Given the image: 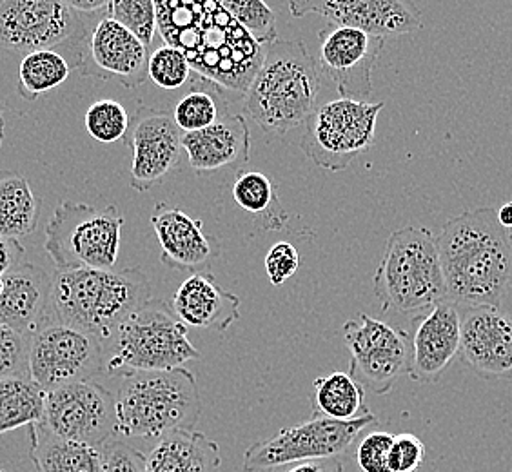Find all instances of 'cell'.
I'll list each match as a JSON object with an SVG mask.
<instances>
[{"instance_id": "obj_1", "label": "cell", "mask_w": 512, "mask_h": 472, "mask_svg": "<svg viewBox=\"0 0 512 472\" xmlns=\"http://www.w3.org/2000/svg\"><path fill=\"white\" fill-rule=\"evenodd\" d=\"M155 6L160 37L186 55L193 73L246 93L266 51L218 0H155Z\"/></svg>"}, {"instance_id": "obj_2", "label": "cell", "mask_w": 512, "mask_h": 472, "mask_svg": "<svg viewBox=\"0 0 512 472\" xmlns=\"http://www.w3.org/2000/svg\"><path fill=\"white\" fill-rule=\"evenodd\" d=\"M447 300L460 307H500L512 286V246L493 207L451 218L436 236Z\"/></svg>"}, {"instance_id": "obj_3", "label": "cell", "mask_w": 512, "mask_h": 472, "mask_svg": "<svg viewBox=\"0 0 512 472\" xmlns=\"http://www.w3.org/2000/svg\"><path fill=\"white\" fill-rule=\"evenodd\" d=\"M151 298L148 276L128 269H57L44 322L77 327L108 342L119 325Z\"/></svg>"}, {"instance_id": "obj_4", "label": "cell", "mask_w": 512, "mask_h": 472, "mask_svg": "<svg viewBox=\"0 0 512 472\" xmlns=\"http://www.w3.org/2000/svg\"><path fill=\"white\" fill-rule=\"evenodd\" d=\"M322 73L302 40H278L244 93V111L271 137H282L306 124L316 109Z\"/></svg>"}, {"instance_id": "obj_5", "label": "cell", "mask_w": 512, "mask_h": 472, "mask_svg": "<svg viewBox=\"0 0 512 472\" xmlns=\"http://www.w3.org/2000/svg\"><path fill=\"white\" fill-rule=\"evenodd\" d=\"M115 413L117 434L129 440L195 431L202 414L197 378L186 367L129 374L122 378Z\"/></svg>"}, {"instance_id": "obj_6", "label": "cell", "mask_w": 512, "mask_h": 472, "mask_svg": "<svg viewBox=\"0 0 512 472\" xmlns=\"http://www.w3.org/2000/svg\"><path fill=\"white\" fill-rule=\"evenodd\" d=\"M373 291L384 313L416 316L447 300L436 236L427 227H404L387 238Z\"/></svg>"}, {"instance_id": "obj_7", "label": "cell", "mask_w": 512, "mask_h": 472, "mask_svg": "<svg viewBox=\"0 0 512 472\" xmlns=\"http://www.w3.org/2000/svg\"><path fill=\"white\" fill-rule=\"evenodd\" d=\"M108 342L109 349L104 347V373L113 378L169 371L202 356L189 342L188 325L160 298H149L119 325Z\"/></svg>"}, {"instance_id": "obj_8", "label": "cell", "mask_w": 512, "mask_h": 472, "mask_svg": "<svg viewBox=\"0 0 512 472\" xmlns=\"http://www.w3.org/2000/svg\"><path fill=\"white\" fill-rule=\"evenodd\" d=\"M124 217L119 207L104 209L62 202L48 226L44 249L57 269H113L120 253Z\"/></svg>"}, {"instance_id": "obj_9", "label": "cell", "mask_w": 512, "mask_h": 472, "mask_svg": "<svg viewBox=\"0 0 512 472\" xmlns=\"http://www.w3.org/2000/svg\"><path fill=\"white\" fill-rule=\"evenodd\" d=\"M91 17L97 15L77 13L64 0H0V48L59 51L79 69Z\"/></svg>"}, {"instance_id": "obj_10", "label": "cell", "mask_w": 512, "mask_h": 472, "mask_svg": "<svg viewBox=\"0 0 512 472\" xmlns=\"http://www.w3.org/2000/svg\"><path fill=\"white\" fill-rule=\"evenodd\" d=\"M384 102L336 99L307 118L300 149L318 168L342 171L375 144L376 120Z\"/></svg>"}, {"instance_id": "obj_11", "label": "cell", "mask_w": 512, "mask_h": 472, "mask_svg": "<svg viewBox=\"0 0 512 472\" xmlns=\"http://www.w3.org/2000/svg\"><path fill=\"white\" fill-rule=\"evenodd\" d=\"M373 425H378L373 413L351 422L313 416L307 422L253 443L244 454V471L275 472L295 463L340 458Z\"/></svg>"}, {"instance_id": "obj_12", "label": "cell", "mask_w": 512, "mask_h": 472, "mask_svg": "<svg viewBox=\"0 0 512 472\" xmlns=\"http://www.w3.org/2000/svg\"><path fill=\"white\" fill-rule=\"evenodd\" d=\"M104 373V342L77 327L44 322L30 336L28 374L44 393Z\"/></svg>"}, {"instance_id": "obj_13", "label": "cell", "mask_w": 512, "mask_h": 472, "mask_svg": "<svg viewBox=\"0 0 512 472\" xmlns=\"http://www.w3.org/2000/svg\"><path fill=\"white\" fill-rule=\"evenodd\" d=\"M344 342L351 351L349 374L378 396L389 393L409 374L411 338L393 325L360 315L345 322Z\"/></svg>"}, {"instance_id": "obj_14", "label": "cell", "mask_w": 512, "mask_h": 472, "mask_svg": "<svg viewBox=\"0 0 512 472\" xmlns=\"http://www.w3.org/2000/svg\"><path fill=\"white\" fill-rule=\"evenodd\" d=\"M42 423L64 440L104 447L117 436L115 398L93 380L62 385L46 393Z\"/></svg>"}, {"instance_id": "obj_15", "label": "cell", "mask_w": 512, "mask_h": 472, "mask_svg": "<svg viewBox=\"0 0 512 472\" xmlns=\"http://www.w3.org/2000/svg\"><path fill=\"white\" fill-rule=\"evenodd\" d=\"M182 138L184 131L178 128L173 113L138 104L124 137V144L133 151L129 184L137 193H148L177 171L182 153H186Z\"/></svg>"}, {"instance_id": "obj_16", "label": "cell", "mask_w": 512, "mask_h": 472, "mask_svg": "<svg viewBox=\"0 0 512 472\" xmlns=\"http://www.w3.org/2000/svg\"><path fill=\"white\" fill-rule=\"evenodd\" d=\"M322 77L335 84L342 99L364 100L373 93V69L385 39L356 28L331 26L318 33Z\"/></svg>"}, {"instance_id": "obj_17", "label": "cell", "mask_w": 512, "mask_h": 472, "mask_svg": "<svg viewBox=\"0 0 512 472\" xmlns=\"http://www.w3.org/2000/svg\"><path fill=\"white\" fill-rule=\"evenodd\" d=\"M291 17L322 15L333 26H347L375 37H398L422 30V11L414 0H289Z\"/></svg>"}, {"instance_id": "obj_18", "label": "cell", "mask_w": 512, "mask_h": 472, "mask_svg": "<svg viewBox=\"0 0 512 472\" xmlns=\"http://www.w3.org/2000/svg\"><path fill=\"white\" fill-rule=\"evenodd\" d=\"M148 62V46L133 31L104 15L89 31L79 73L135 89L149 79Z\"/></svg>"}, {"instance_id": "obj_19", "label": "cell", "mask_w": 512, "mask_h": 472, "mask_svg": "<svg viewBox=\"0 0 512 472\" xmlns=\"http://www.w3.org/2000/svg\"><path fill=\"white\" fill-rule=\"evenodd\" d=\"M413 327L409 376L418 384H436L460 356V305L444 300L414 316Z\"/></svg>"}, {"instance_id": "obj_20", "label": "cell", "mask_w": 512, "mask_h": 472, "mask_svg": "<svg viewBox=\"0 0 512 472\" xmlns=\"http://www.w3.org/2000/svg\"><path fill=\"white\" fill-rule=\"evenodd\" d=\"M460 356L485 380L512 374V318L496 307H460Z\"/></svg>"}, {"instance_id": "obj_21", "label": "cell", "mask_w": 512, "mask_h": 472, "mask_svg": "<svg viewBox=\"0 0 512 472\" xmlns=\"http://www.w3.org/2000/svg\"><path fill=\"white\" fill-rule=\"evenodd\" d=\"M162 249L160 262L182 273H207L220 256V242L207 235L204 224L186 211L168 204H157L151 217Z\"/></svg>"}, {"instance_id": "obj_22", "label": "cell", "mask_w": 512, "mask_h": 472, "mask_svg": "<svg viewBox=\"0 0 512 472\" xmlns=\"http://www.w3.org/2000/svg\"><path fill=\"white\" fill-rule=\"evenodd\" d=\"M184 151L197 173L244 166L251 153V131L246 118L235 113H222L215 124L184 133Z\"/></svg>"}, {"instance_id": "obj_23", "label": "cell", "mask_w": 512, "mask_h": 472, "mask_svg": "<svg viewBox=\"0 0 512 472\" xmlns=\"http://www.w3.org/2000/svg\"><path fill=\"white\" fill-rule=\"evenodd\" d=\"M51 278L48 271L30 262H20L2 275L0 322L31 336L48 315Z\"/></svg>"}, {"instance_id": "obj_24", "label": "cell", "mask_w": 512, "mask_h": 472, "mask_svg": "<svg viewBox=\"0 0 512 472\" xmlns=\"http://www.w3.org/2000/svg\"><path fill=\"white\" fill-rule=\"evenodd\" d=\"M173 311L188 327L227 331L240 318V298L218 286L213 273L188 276L173 296Z\"/></svg>"}, {"instance_id": "obj_25", "label": "cell", "mask_w": 512, "mask_h": 472, "mask_svg": "<svg viewBox=\"0 0 512 472\" xmlns=\"http://www.w3.org/2000/svg\"><path fill=\"white\" fill-rule=\"evenodd\" d=\"M222 463L217 442L200 431H173L146 456L148 472H215Z\"/></svg>"}, {"instance_id": "obj_26", "label": "cell", "mask_w": 512, "mask_h": 472, "mask_svg": "<svg viewBox=\"0 0 512 472\" xmlns=\"http://www.w3.org/2000/svg\"><path fill=\"white\" fill-rule=\"evenodd\" d=\"M30 456L37 472H104V449L64 440L44 423L30 425Z\"/></svg>"}, {"instance_id": "obj_27", "label": "cell", "mask_w": 512, "mask_h": 472, "mask_svg": "<svg viewBox=\"0 0 512 472\" xmlns=\"http://www.w3.org/2000/svg\"><path fill=\"white\" fill-rule=\"evenodd\" d=\"M309 400L316 418L351 422L371 414L365 404L364 385L344 371L316 378Z\"/></svg>"}, {"instance_id": "obj_28", "label": "cell", "mask_w": 512, "mask_h": 472, "mask_svg": "<svg viewBox=\"0 0 512 472\" xmlns=\"http://www.w3.org/2000/svg\"><path fill=\"white\" fill-rule=\"evenodd\" d=\"M40 206L26 178L0 169V235L17 240L31 235L39 224Z\"/></svg>"}, {"instance_id": "obj_29", "label": "cell", "mask_w": 512, "mask_h": 472, "mask_svg": "<svg viewBox=\"0 0 512 472\" xmlns=\"http://www.w3.org/2000/svg\"><path fill=\"white\" fill-rule=\"evenodd\" d=\"M46 393L26 376L0 378V436L44 418Z\"/></svg>"}, {"instance_id": "obj_30", "label": "cell", "mask_w": 512, "mask_h": 472, "mask_svg": "<svg viewBox=\"0 0 512 472\" xmlns=\"http://www.w3.org/2000/svg\"><path fill=\"white\" fill-rule=\"evenodd\" d=\"M226 111V89L220 88L213 80L193 73L191 89L178 102L173 118L184 133H193L215 124Z\"/></svg>"}, {"instance_id": "obj_31", "label": "cell", "mask_w": 512, "mask_h": 472, "mask_svg": "<svg viewBox=\"0 0 512 472\" xmlns=\"http://www.w3.org/2000/svg\"><path fill=\"white\" fill-rule=\"evenodd\" d=\"M71 69L68 59L59 51H30L20 62L17 91L26 102H33L40 95L64 84Z\"/></svg>"}, {"instance_id": "obj_32", "label": "cell", "mask_w": 512, "mask_h": 472, "mask_svg": "<svg viewBox=\"0 0 512 472\" xmlns=\"http://www.w3.org/2000/svg\"><path fill=\"white\" fill-rule=\"evenodd\" d=\"M222 8L237 20L238 24L262 44L271 46L278 37L276 15L266 4V0H218Z\"/></svg>"}, {"instance_id": "obj_33", "label": "cell", "mask_w": 512, "mask_h": 472, "mask_svg": "<svg viewBox=\"0 0 512 472\" xmlns=\"http://www.w3.org/2000/svg\"><path fill=\"white\" fill-rule=\"evenodd\" d=\"M84 124L91 138L102 144H111L126 137L129 115L126 108L117 100H97L86 111Z\"/></svg>"}, {"instance_id": "obj_34", "label": "cell", "mask_w": 512, "mask_h": 472, "mask_svg": "<svg viewBox=\"0 0 512 472\" xmlns=\"http://www.w3.org/2000/svg\"><path fill=\"white\" fill-rule=\"evenodd\" d=\"M106 15L133 31L148 48L157 33V6L155 0H111Z\"/></svg>"}, {"instance_id": "obj_35", "label": "cell", "mask_w": 512, "mask_h": 472, "mask_svg": "<svg viewBox=\"0 0 512 472\" xmlns=\"http://www.w3.org/2000/svg\"><path fill=\"white\" fill-rule=\"evenodd\" d=\"M193 75V69L189 66L188 59L182 51L171 46H160L149 53L148 77L155 82L158 88L173 89L182 88L189 77Z\"/></svg>"}, {"instance_id": "obj_36", "label": "cell", "mask_w": 512, "mask_h": 472, "mask_svg": "<svg viewBox=\"0 0 512 472\" xmlns=\"http://www.w3.org/2000/svg\"><path fill=\"white\" fill-rule=\"evenodd\" d=\"M233 198L247 213L262 215L276 204V187L264 173L244 171L235 178Z\"/></svg>"}, {"instance_id": "obj_37", "label": "cell", "mask_w": 512, "mask_h": 472, "mask_svg": "<svg viewBox=\"0 0 512 472\" xmlns=\"http://www.w3.org/2000/svg\"><path fill=\"white\" fill-rule=\"evenodd\" d=\"M28 351H30V336L0 322V378H13V376L30 378Z\"/></svg>"}, {"instance_id": "obj_38", "label": "cell", "mask_w": 512, "mask_h": 472, "mask_svg": "<svg viewBox=\"0 0 512 472\" xmlns=\"http://www.w3.org/2000/svg\"><path fill=\"white\" fill-rule=\"evenodd\" d=\"M394 434L385 431H371L356 443V465L362 472H391L389 469V451L393 445Z\"/></svg>"}, {"instance_id": "obj_39", "label": "cell", "mask_w": 512, "mask_h": 472, "mask_svg": "<svg viewBox=\"0 0 512 472\" xmlns=\"http://www.w3.org/2000/svg\"><path fill=\"white\" fill-rule=\"evenodd\" d=\"M425 460V445L416 434L402 433L394 436L389 451L391 472H416Z\"/></svg>"}, {"instance_id": "obj_40", "label": "cell", "mask_w": 512, "mask_h": 472, "mask_svg": "<svg viewBox=\"0 0 512 472\" xmlns=\"http://www.w3.org/2000/svg\"><path fill=\"white\" fill-rule=\"evenodd\" d=\"M300 264H302V256L293 244L276 242L266 255V273L271 286L278 287L286 284L287 280L300 269Z\"/></svg>"}, {"instance_id": "obj_41", "label": "cell", "mask_w": 512, "mask_h": 472, "mask_svg": "<svg viewBox=\"0 0 512 472\" xmlns=\"http://www.w3.org/2000/svg\"><path fill=\"white\" fill-rule=\"evenodd\" d=\"M102 449H104V472H148L146 456L128 443L111 440Z\"/></svg>"}, {"instance_id": "obj_42", "label": "cell", "mask_w": 512, "mask_h": 472, "mask_svg": "<svg viewBox=\"0 0 512 472\" xmlns=\"http://www.w3.org/2000/svg\"><path fill=\"white\" fill-rule=\"evenodd\" d=\"M24 247L17 238L0 235V276L6 275L10 269L24 262Z\"/></svg>"}, {"instance_id": "obj_43", "label": "cell", "mask_w": 512, "mask_h": 472, "mask_svg": "<svg viewBox=\"0 0 512 472\" xmlns=\"http://www.w3.org/2000/svg\"><path fill=\"white\" fill-rule=\"evenodd\" d=\"M284 469V467H282ZM275 472H344V463L340 458L331 460H316V462H302L289 465L284 471Z\"/></svg>"}, {"instance_id": "obj_44", "label": "cell", "mask_w": 512, "mask_h": 472, "mask_svg": "<svg viewBox=\"0 0 512 472\" xmlns=\"http://www.w3.org/2000/svg\"><path fill=\"white\" fill-rule=\"evenodd\" d=\"M71 10L82 15H106L111 0H64Z\"/></svg>"}, {"instance_id": "obj_45", "label": "cell", "mask_w": 512, "mask_h": 472, "mask_svg": "<svg viewBox=\"0 0 512 472\" xmlns=\"http://www.w3.org/2000/svg\"><path fill=\"white\" fill-rule=\"evenodd\" d=\"M496 213H498V220H500V224H502L505 229H511L512 227V202H507V204H503L500 209H496Z\"/></svg>"}, {"instance_id": "obj_46", "label": "cell", "mask_w": 512, "mask_h": 472, "mask_svg": "<svg viewBox=\"0 0 512 472\" xmlns=\"http://www.w3.org/2000/svg\"><path fill=\"white\" fill-rule=\"evenodd\" d=\"M4 133H6V122H4V111H2V104H0V148L4 144Z\"/></svg>"}, {"instance_id": "obj_47", "label": "cell", "mask_w": 512, "mask_h": 472, "mask_svg": "<svg viewBox=\"0 0 512 472\" xmlns=\"http://www.w3.org/2000/svg\"><path fill=\"white\" fill-rule=\"evenodd\" d=\"M507 233H509V240H511V246H512V227H511V229H507Z\"/></svg>"}, {"instance_id": "obj_48", "label": "cell", "mask_w": 512, "mask_h": 472, "mask_svg": "<svg viewBox=\"0 0 512 472\" xmlns=\"http://www.w3.org/2000/svg\"><path fill=\"white\" fill-rule=\"evenodd\" d=\"M2 289H4V284H2V276H0V295H2Z\"/></svg>"}, {"instance_id": "obj_49", "label": "cell", "mask_w": 512, "mask_h": 472, "mask_svg": "<svg viewBox=\"0 0 512 472\" xmlns=\"http://www.w3.org/2000/svg\"><path fill=\"white\" fill-rule=\"evenodd\" d=\"M0 472H6V471H0Z\"/></svg>"}]
</instances>
